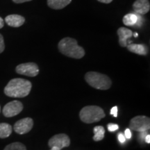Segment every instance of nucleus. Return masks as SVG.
Returning a JSON list of instances; mask_svg holds the SVG:
<instances>
[{
  "instance_id": "18",
  "label": "nucleus",
  "mask_w": 150,
  "mask_h": 150,
  "mask_svg": "<svg viewBox=\"0 0 150 150\" xmlns=\"http://www.w3.org/2000/svg\"><path fill=\"white\" fill-rule=\"evenodd\" d=\"M4 150H27V147L21 142H16L9 144Z\"/></svg>"
},
{
  "instance_id": "13",
  "label": "nucleus",
  "mask_w": 150,
  "mask_h": 150,
  "mask_svg": "<svg viewBox=\"0 0 150 150\" xmlns=\"http://www.w3.org/2000/svg\"><path fill=\"white\" fill-rule=\"evenodd\" d=\"M72 0H47V5L54 10H61L69 5Z\"/></svg>"
},
{
  "instance_id": "26",
  "label": "nucleus",
  "mask_w": 150,
  "mask_h": 150,
  "mask_svg": "<svg viewBox=\"0 0 150 150\" xmlns=\"http://www.w3.org/2000/svg\"><path fill=\"white\" fill-rule=\"evenodd\" d=\"M97 1H99V2L104 3V4H109L111 2L112 0H97Z\"/></svg>"
},
{
  "instance_id": "17",
  "label": "nucleus",
  "mask_w": 150,
  "mask_h": 150,
  "mask_svg": "<svg viewBox=\"0 0 150 150\" xmlns=\"http://www.w3.org/2000/svg\"><path fill=\"white\" fill-rule=\"evenodd\" d=\"M94 136L93 140L95 141L98 142L102 140L104 138L105 129L102 126H97L94 127Z\"/></svg>"
},
{
  "instance_id": "10",
  "label": "nucleus",
  "mask_w": 150,
  "mask_h": 150,
  "mask_svg": "<svg viewBox=\"0 0 150 150\" xmlns=\"http://www.w3.org/2000/svg\"><path fill=\"white\" fill-rule=\"evenodd\" d=\"M133 8L138 15L147 13L150 9L149 0H136L133 4Z\"/></svg>"
},
{
  "instance_id": "19",
  "label": "nucleus",
  "mask_w": 150,
  "mask_h": 150,
  "mask_svg": "<svg viewBox=\"0 0 150 150\" xmlns=\"http://www.w3.org/2000/svg\"><path fill=\"white\" fill-rule=\"evenodd\" d=\"M107 127H108V130L110 131V132H113V131L117 130V129H119V126H118L117 125H116V124H112V123L108 124L107 125Z\"/></svg>"
},
{
  "instance_id": "28",
  "label": "nucleus",
  "mask_w": 150,
  "mask_h": 150,
  "mask_svg": "<svg viewBox=\"0 0 150 150\" xmlns=\"http://www.w3.org/2000/svg\"><path fill=\"white\" fill-rule=\"evenodd\" d=\"M50 150H60L59 149H58L57 147H52L51 149Z\"/></svg>"
},
{
  "instance_id": "8",
  "label": "nucleus",
  "mask_w": 150,
  "mask_h": 150,
  "mask_svg": "<svg viewBox=\"0 0 150 150\" xmlns=\"http://www.w3.org/2000/svg\"><path fill=\"white\" fill-rule=\"evenodd\" d=\"M24 108L23 104L18 100H14L8 102L4 106L3 115L6 117H14L22 111Z\"/></svg>"
},
{
  "instance_id": "16",
  "label": "nucleus",
  "mask_w": 150,
  "mask_h": 150,
  "mask_svg": "<svg viewBox=\"0 0 150 150\" xmlns=\"http://www.w3.org/2000/svg\"><path fill=\"white\" fill-rule=\"evenodd\" d=\"M13 127L8 123H0V138H6L11 136Z\"/></svg>"
},
{
  "instance_id": "21",
  "label": "nucleus",
  "mask_w": 150,
  "mask_h": 150,
  "mask_svg": "<svg viewBox=\"0 0 150 150\" xmlns=\"http://www.w3.org/2000/svg\"><path fill=\"white\" fill-rule=\"evenodd\" d=\"M110 115L114 116L115 117H117V106H114L110 110Z\"/></svg>"
},
{
  "instance_id": "20",
  "label": "nucleus",
  "mask_w": 150,
  "mask_h": 150,
  "mask_svg": "<svg viewBox=\"0 0 150 150\" xmlns=\"http://www.w3.org/2000/svg\"><path fill=\"white\" fill-rule=\"evenodd\" d=\"M5 49V45H4V38L2 35L0 34V54L2 53L4 51Z\"/></svg>"
},
{
  "instance_id": "27",
  "label": "nucleus",
  "mask_w": 150,
  "mask_h": 150,
  "mask_svg": "<svg viewBox=\"0 0 150 150\" xmlns=\"http://www.w3.org/2000/svg\"><path fill=\"white\" fill-rule=\"evenodd\" d=\"M4 25V22L3 19L0 17V29L3 28Z\"/></svg>"
},
{
  "instance_id": "23",
  "label": "nucleus",
  "mask_w": 150,
  "mask_h": 150,
  "mask_svg": "<svg viewBox=\"0 0 150 150\" xmlns=\"http://www.w3.org/2000/svg\"><path fill=\"white\" fill-rule=\"evenodd\" d=\"M125 136L122 134H121V133H120L119 135H118V140H119L120 142H121V143H124V142H125Z\"/></svg>"
},
{
  "instance_id": "2",
  "label": "nucleus",
  "mask_w": 150,
  "mask_h": 150,
  "mask_svg": "<svg viewBox=\"0 0 150 150\" xmlns=\"http://www.w3.org/2000/svg\"><path fill=\"white\" fill-rule=\"evenodd\" d=\"M60 52L63 55L72 59H80L85 56V50L78 45L77 41L72 38H63L58 44Z\"/></svg>"
},
{
  "instance_id": "7",
  "label": "nucleus",
  "mask_w": 150,
  "mask_h": 150,
  "mask_svg": "<svg viewBox=\"0 0 150 150\" xmlns=\"http://www.w3.org/2000/svg\"><path fill=\"white\" fill-rule=\"evenodd\" d=\"M70 145V137L65 134H59L54 135L50 138L48 142V145L50 148L57 147L61 150L64 147H69Z\"/></svg>"
},
{
  "instance_id": "24",
  "label": "nucleus",
  "mask_w": 150,
  "mask_h": 150,
  "mask_svg": "<svg viewBox=\"0 0 150 150\" xmlns=\"http://www.w3.org/2000/svg\"><path fill=\"white\" fill-rule=\"evenodd\" d=\"M32 1V0H13V1L16 4H22L24 2H27V1Z\"/></svg>"
},
{
  "instance_id": "12",
  "label": "nucleus",
  "mask_w": 150,
  "mask_h": 150,
  "mask_svg": "<svg viewBox=\"0 0 150 150\" xmlns=\"http://www.w3.org/2000/svg\"><path fill=\"white\" fill-rule=\"evenodd\" d=\"M5 22L10 27L16 28L23 25L25 22V19L23 16H20V15L13 14L6 17Z\"/></svg>"
},
{
  "instance_id": "22",
  "label": "nucleus",
  "mask_w": 150,
  "mask_h": 150,
  "mask_svg": "<svg viewBox=\"0 0 150 150\" xmlns=\"http://www.w3.org/2000/svg\"><path fill=\"white\" fill-rule=\"evenodd\" d=\"M125 138H127V139H130L131 138V130L129 129H127L125 131Z\"/></svg>"
},
{
  "instance_id": "9",
  "label": "nucleus",
  "mask_w": 150,
  "mask_h": 150,
  "mask_svg": "<svg viewBox=\"0 0 150 150\" xmlns=\"http://www.w3.org/2000/svg\"><path fill=\"white\" fill-rule=\"evenodd\" d=\"M33 127V120L31 117H25L16 122L13 126L15 132L18 134H25L29 133Z\"/></svg>"
},
{
  "instance_id": "25",
  "label": "nucleus",
  "mask_w": 150,
  "mask_h": 150,
  "mask_svg": "<svg viewBox=\"0 0 150 150\" xmlns=\"http://www.w3.org/2000/svg\"><path fill=\"white\" fill-rule=\"evenodd\" d=\"M145 141L147 142V143H148V144L150 143V135L149 134H148V135H147V136H145Z\"/></svg>"
},
{
  "instance_id": "11",
  "label": "nucleus",
  "mask_w": 150,
  "mask_h": 150,
  "mask_svg": "<svg viewBox=\"0 0 150 150\" xmlns=\"http://www.w3.org/2000/svg\"><path fill=\"white\" fill-rule=\"evenodd\" d=\"M117 33L119 36V44L122 47L127 46V40L133 35V32L131 29L126 27H120L117 29Z\"/></svg>"
},
{
  "instance_id": "3",
  "label": "nucleus",
  "mask_w": 150,
  "mask_h": 150,
  "mask_svg": "<svg viewBox=\"0 0 150 150\" xmlns=\"http://www.w3.org/2000/svg\"><path fill=\"white\" fill-rule=\"evenodd\" d=\"M85 80L90 86L97 90L106 91L112 85V81L108 76L97 72H88L85 74Z\"/></svg>"
},
{
  "instance_id": "30",
  "label": "nucleus",
  "mask_w": 150,
  "mask_h": 150,
  "mask_svg": "<svg viewBox=\"0 0 150 150\" xmlns=\"http://www.w3.org/2000/svg\"><path fill=\"white\" fill-rule=\"evenodd\" d=\"M0 112H1V106H0Z\"/></svg>"
},
{
  "instance_id": "4",
  "label": "nucleus",
  "mask_w": 150,
  "mask_h": 150,
  "mask_svg": "<svg viewBox=\"0 0 150 150\" xmlns=\"http://www.w3.org/2000/svg\"><path fill=\"white\" fill-rule=\"evenodd\" d=\"M105 116L104 110L98 106H86L79 112L80 120L86 124L97 122Z\"/></svg>"
},
{
  "instance_id": "1",
  "label": "nucleus",
  "mask_w": 150,
  "mask_h": 150,
  "mask_svg": "<svg viewBox=\"0 0 150 150\" xmlns=\"http://www.w3.org/2000/svg\"><path fill=\"white\" fill-rule=\"evenodd\" d=\"M32 84L29 81L21 78L11 79L4 90V94L9 97L23 98L28 96L31 92Z\"/></svg>"
},
{
  "instance_id": "15",
  "label": "nucleus",
  "mask_w": 150,
  "mask_h": 150,
  "mask_svg": "<svg viewBox=\"0 0 150 150\" xmlns=\"http://www.w3.org/2000/svg\"><path fill=\"white\" fill-rule=\"evenodd\" d=\"M140 17L139 15H136L134 13H129L125 15L123 18V24L125 25L131 27V26H135L137 24L138 22H139Z\"/></svg>"
},
{
  "instance_id": "5",
  "label": "nucleus",
  "mask_w": 150,
  "mask_h": 150,
  "mask_svg": "<svg viewBox=\"0 0 150 150\" xmlns=\"http://www.w3.org/2000/svg\"><path fill=\"white\" fill-rule=\"evenodd\" d=\"M129 128L138 132H145L150 128L149 117L145 115H138L133 117L129 122Z\"/></svg>"
},
{
  "instance_id": "6",
  "label": "nucleus",
  "mask_w": 150,
  "mask_h": 150,
  "mask_svg": "<svg viewBox=\"0 0 150 150\" xmlns=\"http://www.w3.org/2000/svg\"><path fill=\"white\" fill-rule=\"evenodd\" d=\"M16 72L19 74L34 77L39 74V67L35 63H26L18 65L16 68Z\"/></svg>"
},
{
  "instance_id": "29",
  "label": "nucleus",
  "mask_w": 150,
  "mask_h": 150,
  "mask_svg": "<svg viewBox=\"0 0 150 150\" xmlns=\"http://www.w3.org/2000/svg\"><path fill=\"white\" fill-rule=\"evenodd\" d=\"M134 36H135V37L138 36V33H134Z\"/></svg>"
},
{
  "instance_id": "14",
  "label": "nucleus",
  "mask_w": 150,
  "mask_h": 150,
  "mask_svg": "<svg viewBox=\"0 0 150 150\" xmlns=\"http://www.w3.org/2000/svg\"><path fill=\"white\" fill-rule=\"evenodd\" d=\"M129 52L138 55L145 56L147 54V49L145 45L141 44H129L127 46Z\"/></svg>"
}]
</instances>
